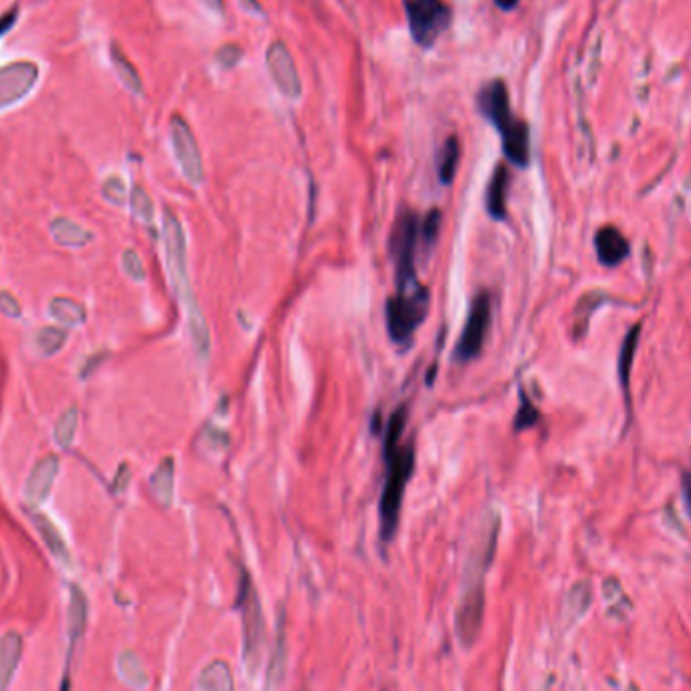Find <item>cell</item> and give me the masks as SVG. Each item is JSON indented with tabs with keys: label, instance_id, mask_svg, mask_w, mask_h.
I'll return each instance as SVG.
<instances>
[{
	"label": "cell",
	"instance_id": "cell-1",
	"mask_svg": "<svg viewBox=\"0 0 691 691\" xmlns=\"http://www.w3.org/2000/svg\"><path fill=\"white\" fill-rule=\"evenodd\" d=\"M498 532L499 518L491 514L478 532L463 570L459 600H457L455 610V629L465 647H471L481 633L483 613H486V574L493 562V554H496Z\"/></svg>",
	"mask_w": 691,
	"mask_h": 691
},
{
	"label": "cell",
	"instance_id": "cell-2",
	"mask_svg": "<svg viewBox=\"0 0 691 691\" xmlns=\"http://www.w3.org/2000/svg\"><path fill=\"white\" fill-rule=\"evenodd\" d=\"M163 237L166 247V263L168 273L173 280V287L181 300L186 316L188 334L192 338V344L202 358L209 356L211 352V334L206 320L202 316V310L199 301L194 298L191 280H188V267H186V237L181 221L176 214L166 209L163 217Z\"/></svg>",
	"mask_w": 691,
	"mask_h": 691
},
{
	"label": "cell",
	"instance_id": "cell-3",
	"mask_svg": "<svg viewBox=\"0 0 691 691\" xmlns=\"http://www.w3.org/2000/svg\"><path fill=\"white\" fill-rule=\"evenodd\" d=\"M389 473L387 481H384L382 496H380V538L384 544H389L394 534H397L402 498H405V489L410 481L412 469H415V447L405 445L399 447L390 457H387Z\"/></svg>",
	"mask_w": 691,
	"mask_h": 691
},
{
	"label": "cell",
	"instance_id": "cell-4",
	"mask_svg": "<svg viewBox=\"0 0 691 691\" xmlns=\"http://www.w3.org/2000/svg\"><path fill=\"white\" fill-rule=\"evenodd\" d=\"M237 608L241 610V623H243V661L251 676H255L263 661L265 617L262 598H259L257 588L247 570L241 574Z\"/></svg>",
	"mask_w": 691,
	"mask_h": 691
},
{
	"label": "cell",
	"instance_id": "cell-5",
	"mask_svg": "<svg viewBox=\"0 0 691 691\" xmlns=\"http://www.w3.org/2000/svg\"><path fill=\"white\" fill-rule=\"evenodd\" d=\"M420 241V219L415 211H402L392 224L390 255L397 273V291L417 290L419 281L415 257Z\"/></svg>",
	"mask_w": 691,
	"mask_h": 691
},
{
	"label": "cell",
	"instance_id": "cell-6",
	"mask_svg": "<svg viewBox=\"0 0 691 691\" xmlns=\"http://www.w3.org/2000/svg\"><path fill=\"white\" fill-rule=\"evenodd\" d=\"M429 311V290L425 285L417 290L397 291L387 301V328L392 342L409 346L417 328L423 324Z\"/></svg>",
	"mask_w": 691,
	"mask_h": 691
},
{
	"label": "cell",
	"instance_id": "cell-7",
	"mask_svg": "<svg viewBox=\"0 0 691 691\" xmlns=\"http://www.w3.org/2000/svg\"><path fill=\"white\" fill-rule=\"evenodd\" d=\"M405 13L412 39L420 47H433L451 23V8L443 0H405Z\"/></svg>",
	"mask_w": 691,
	"mask_h": 691
},
{
	"label": "cell",
	"instance_id": "cell-8",
	"mask_svg": "<svg viewBox=\"0 0 691 691\" xmlns=\"http://www.w3.org/2000/svg\"><path fill=\"white\" fill-rule=\"evenodd\" d=\"M491 326V295L488 291H479L473 298L469 308L468 321H465L461 338L457 340L455 346V360L469 362L478 358L483 350V344L488 340V331Z\"/></svg>",
	"mask_w": 691,
	"mask_h": 691
},
{
	"label": "cell",
	"instance_id": "cell-9",
	"mask_svg": "<svg viewBox=\"0 0 691 691\" xmlns=\"http://www.w3.org/2000/svg\"><path fill=\"white\" fill-rule=\"evenodd\" d=\"M170 140H173L176 163L181 166L186 181L194 186L202 184L204 166L199 143H196L191 125H188L181 115H173V120H170Z\"/></svg>",
	"mask_w": 691,
	"mask_h": 691
},
{
	"label": "cell",
	"instance_id": "cell-10",
	"mask_svg": "<svg viewBox=\"0 0 691 691\" xmlns=\"http://www.w3.org/2000/svg\"><path fill=\"white\" fill-rule=\"evenodd\" d=\"M39 82V67L33 61H15L0 67V110L23 102Z\"/></svg>",
	"mask_w": 691,
	"mask_h": 691
},
{
	"label": "cell",
	"instance_id": "cell-11",
	"mask_svg": "<svg viewBox=\"0 0 691 691\" xmlns=\"http://www.w3.org/2000/svg\"><path fill=\"white\" fill-rule=\"evenodd\" d=\"M265 61L269 75H271L277 89H280L285 97H290V100H298L301 95V79L298 69H295V61L290 49L285 47V43H271V47L267 49Z\"/></svg>",
	"mask_w": 691,
	"mask_h": 691
},
{
	"label": "cell",
	"instance_id": "cell-12",
	"mask_svg": "<svg viewBox=\"0 0 691 691\" xmlns=\"http://www.w3.org/2000/svg\"><path fill=\"white\" fill-rule=\"evenodd\" d=\"M478 105L479 112L496 125L498 132H504L516 120V115L511 114L509 107L508 87L501 79H493L488 85H483L478 95Z\"/></svg>",
	"mask_w": 691,
	"mask_h": 691
},
{
	"label": "cell",
	"instance_id": "cell-13",
	"mask_svg": "<svg viewBox=\"0 0 691 691\" xmlns=\"http://www.w3.org/2000/svg\"><path fill=\"white\" fill-rule=\"evenodd\" d=\"M59 473V457L57 455H44L33 465L29 478L25 481V499L26 504L33 508L41 506L44 499L49 498L53 489V483L57 479Z\"/></svg>",
	"mask_w": 691,
	"mask_h": 691
},
{
	"label": "cell",
	"instance_id": "cell-14",
	"mask_svg": "<svg viewBox=\"0 0 691 691\" xmlns=\"http://www.w3.org/2000/svg\"><path fill=\"white\" fill-rule=\"evenodd\" d=\"M23 635L8 629L0 635V691H8L23 659Z\"/></svg>",
	"mask_w": 691,
	"mask_h": 691
},
{
	"label": "cell",
	"instance_id": "cell-15",
	"mask_svg": "<svg viewBox=\"0 0 691 691\" xmlns=\"http://www.w3.org/2000/svg\"><path fill=\"white\" fill-rule=\"evenodd\" d=\"M501 133V143H504V154L511 164L519 168L528 166L529 163V128L524 120H518L506 128Z\"/></svg>",
	"mask_w": 691,
	"mask_h": 691
},
{
	"label": "cell",
	"instance_id": "cell-16",
	"mask_svg": "<svg viewBox=\"0 0 691 691\" xmlns=\"http://www.w3.org/2000/svg\"><path fill=\"white\" fill-rule=\"evenodd\" d=\"M87 627V598L82 587L71 585L69 588V615H67V637H69V659L71 653L82 643Z\"/></svg>",
	"mask_w": 691,
	"mask_h": 691
},
{
	"label": "cell",
	"instance_id": "cell-17",
	"mask_svg": "<svg viewBox=\"0 0 691 691\" xmlns=\"http://www.w3.org/2000/svg\"><path fill=\"white\" fill-rule=\"evenodd\" d=\"M597 253L600 263L605 265H618L629 255V241L615 227H603L595 237Z\"/></svg>",
	"mask_w": 691,
	"mask_h": 691
},
{
	"label": "cell",
	"instance_id": "cell-18",
	"mask_svg": "<svg viewBox=\"0 0 691 691\" xmlns=\"http://www.w3.org/2000/svg\"><path fill=\"white\" fill-rule=\"evenodd\" d=\"M55 243L69 249H84L94 241V232L69 217H55L49 224Z\"/></svg>",
	"mask_w": 691,
	"mask_h": 691
},
{
	"label": "cell",
	"instance_id": "cell-19",
	"mask_svg": "<svg viewBox=\"0 0 691 691\" xmlns=\"http://www.w3.org/2000/svg\"><path fill=\"white\" fill-rule=\"evenodd\" d=\"M199 691H235V679L227 661L214 659L204 666L196 679Z\"/></svg>",
	"mask_w": 691,
	"mask_h": 691
},
{
	"label": "cell",
	"instance_id": "cell-20",
	"mask_svg": "<svg viewBox=\"0 0 691 691\" xmlns=\"http://www.w3.org/2000/svg\"><path fill=\"white\" fill-rule=\"evenodd\" d=\"M508 183H509L508 168L504 164H499L496 170H493L491 181L488 186V212L496 221H504L508 214V206H506Z\"/></svg>",
	"mask_w": 691,
	"mask_h": 691
},
{
	"label": "cell",
	"instance_id": "cell-21",
	"mask_svg": "<svg viewBox=\"0 0 691 691\" xmlns=\"http://www.w3.org/2000/svg\"><path fill=\"white\" fill-rule=\"evenodd\" d=\"M33 524L35 528H37V532L41 534L44 546H47V550L55 556V558L63 564H69L71 562V554H69V548L65 540H63V536L59 532V528L51 522V519L44 516V514H33Z\"/></svg>",
	"mask_w": 691,
	"mask_h": 691
},
{
	"label": "cell",
	"instance_id": "cell-22",
	"mask_svg": "<svg viewBox=\"0 0 691 691\" xmlns=\"http://www.w3.org/2000/svg\"><path fill=\"white\" fill-rule=\"evenodd\" d=\"M150 486H152V493H154V498L160 501V504H163L164 508L173 506V499H174V459L173 457H164V459L160 461L154 473H152Z\"/></svg>",
	"mask_w": 691,
	"mask_h": 691
},
{
	"label": "cell",
	"instance_id": "cell-23",
	"mask_svg": "<svg viewBox=\"0 0 691 691\" xmlns=\"http://www.w3.org/2000/svg\"><path fill=\"white\" fill-rule=\"evenodd\" d=\"M49 313L65 328L82 326L85 324V318H87L84 303L75 301L74 298H67V295H57V298H53L49 301Z\"/></svg>",
	"mask_w": 691,
	"mask_h": 691
},
{
	"label": "cell",
	"instance_id": "cell-24",
	"mask_svg": "<svg viewBox=\"0 0 691 691\" xmlns=\"http://www.w3.org/2000/svg\"><path fill=\"white\" fill-rule=\"evenodd\" d=\"M603 597L607 603V613L610 618L615 621H627L633 610L631 598L625 595V590L621 587V582L617 578H607L603 582Z\"/></svg>",
	"mask_w": 691,
	"mask_h": 691
},
{
	"label": "cell",
	"instance_id": "cell-25",
	"mask_svg": "<svg viewBox=\"0 0 691 691\" xmlns=\"http://www.w3.org/2000/svg\"><path fill=\"white\" fill-rule=\"evenodd\" d=\"M459 158H461V143L457 136H449L441 150H439V158H437V174L439 181L443 184H451L457 166H459Z\"/></svg>",
	"mask_w": 691,
	"mask_h": 691
},
{
	"label": "cell",
	"instance_id": "cell-26",
	"mask_svg": "<svg viewBox=\"0 0 691 691\" xmlns=\"http://www.w3.org/2000/svg\"><path fill=\"white\" fill-rule=\"evenodd\" d=\"M110 55H112V63H114L115 71H118V75H120V79L123 82V85L128 87L130 92L136 94V95H142L143 94L142 77L138 74V69L133 67V63L128 59V55H125V53L122 51L120 44H115V43L112 44Z\"/></svg>",
	"mask_w": 691,
	"mask_h": 691
},
{
	"label": "cell",
	"instance_id": "cell-27",
	"mask_svg": "<svg viewBox=\"0 0 691 691\" xmlns=\"http://www.w3.org/2000/svg\"><path fill=\"white\" fill-rule=\"evenodd\" d=\"M69 338V330L65 326H44L35 334V348L41 356H55L61 352Z\"/></svg>",
	"mask_w": 691,
	"mask_h": 691
},
{
	"label": "cell",
	"instance_id": "cell-28",
	"mask_svg": "<svg viewBox=\"0 0 691 691\" xmlns=\"http://www.w3.org/2000/svg\"><path fill=\"white\" fill-rule=\"evenodd\" d=\"M590 600H592V590L587 580L577 582V585L568 590L567 600H564V615L568 617L570 623L578 621V618L587 613V608L590 607Z\"/></svg>",
	"mask_w": 691,
	"mask_h": 691
},
{
	"label": "cell",
	"instance_id": "cell-29",
	"mask_svg": "<svg viewBox=\"0 0 691 691\" xmlns=\"http://www.w3.org/2000/svg\"><path fill=\"white\" fill-rule=\"evenodd\" d=\"M118 671L122 679L125 681V684L136 687V689H143L148 686V676L146 671H143L140 659L136 657V653L133 651H123L120 657H118Z\"/></svg>",
	"mask_w": 691,
	"mask_h": 691
},
{
	"label": "cell",
	"instance_id": "cell-30",
	"mask_svg": "<svg viewBox=\"0 0 691 691\" xmlns=\"http://www.w3.org/2000/svg\"><path fill=\"white\" fill-rule=\"evenodd\" d=\"M407 420H409L407 405H400L397 410L392 412V417L389 420V427H387V435H384V449H382L384 459L390 457L400 447L399 443H400L402 430H405V427H407Z\"/></svg>",
	"mask_w": 691,
	"mask_h": 691
},
{
	"label": "cell",
	"instance_id": "cell-31",
	"mask_svg": "<svg viewBox=\"0 0 691 691\" xmlns=\"http://www.w3.org/2000/svg\"><path fill=\"white\" fill-rule=\"evenodd\" d=\"M77 423H79V410L75 407H69L63 415L57 419L55 430H53V437H55V443L61 449L71 447L77 433Z\"/></svg>",
	"mask_w": 691,
	"mask_h": 691
},
{
	"label": "cell",
	"instance_id": "cell-32",
	"mask_svg": "<svg viewBox=\"0 0 691 691\" xmlns=\"http://www.w3.org/2000/svg\"><path fill=\"white\" fill-rule=\"evenodd\" d=\"M130 209L133 212V217L142 222H152L154 219V204H152L150 194L143 191V188L136 186L130 194Z\"/></svg>",
	"mask_w": 691,
	"mask_h": 691
},
{
	"label": "cell",
	"instance_id": "cell-33",
	"mask_svg": "<svg viewBox=\"0 0 691 691\" xmlns=\"http://www.w3.org/2000/svg\"><path fill=\"white\" fill-rule=\"evenodd\" d=\"M637 338H639V326H635L631 330V334L627 336L623 350H621V358H618V374H621V380L627 387V380H629V372H631V362H633V354L637 350Z\"/></svg>",
	"mask_w": 691,
	"mask_h": 691
},
{
	"label": "cell",
	"instance_id": "cell-34",
	"mask_svg": "<svg viewBox=\"0 0 691 691\" xmlns=\"http://www.w3.org/2000/svg\"><path fill=\"white\" fill-rule=\"evenodd\" d=\"M439 231H441V212L433 209L430 212H427V217L423 221H420V239H423V245L427 249L435 245Z\"/></svg>",
	"mask_w": 691,
	"mask_h": 691
},
{
	"label": "cell",
	"instance_id": "cell-35",
	"mask_svg": "<svg viewBox=\"0 0 691 691\" xmlns=\"http://www.w3.org/2000/svg\"><path fill=\"white\" fill-rule=\"evenodd\" d=\"M122 265L125 275L130 277L133 281H143L146 280V269H143L142 259L138 255L136 249H125L122 253Z\"/></svg>",
	"mask_w": 691,
	"mask_h": 691
},
{
	"label": "cell",
	"instance_id": "cell-36",
	"mask_svg": "<svg viewBox=\"0 0 691 691\" xmlns=\"http://www.w3.org/2000/svg\"><path fill=\"white\" fill-rule=\"evenodd\" d=\"M536 423H538V410L532 402L528 400L526 392L522 390V402H519V410H518V417H516V430L529 429V427H534Z\"/></svg>",
	"mask_w": 691,
	"mask_h": 691
},
{
	"label": "cell",
	"instance_id": "cell-37",
	"mask_svg": "<svg viewBox=\"0 0 691 691\" xmlns=\"http://www.w3.org/2000/svg\"><path fill=\"white\" fill-rule=\"evenodd\" d=\"M104 196L114 204H123L128 201V192H125V184L120 176H110L104 183Z\"/></svg>",
	"mask_w": 691,
	"mask_h": 691
},
{
	"label": "cell",
	"instance_id": "cell-38",
	"mask_svg": "<svg viewBox=\"0 0 691 691\" xmlns=\"http://www.w3.org/2000/svg\"><path fill=\"white\" fill-rule=\"evenodd\" d=\"M0 311H3L6 318H15L16 320V318H21L23 308H21L19 300H16L11 291L0 290Z\"/></svg>",
	"mask_w": 691,
	"mask_h": 691
},
{
	"label": "cell",
	"instance_id": "cell-39",
	"mask_svg": "<svg viewBox=\"0 0 691 691\" xmlns=\"http://www.w3.org/2000/svg\"><path fill=\"white\" fill-rule=\"evenodd\" d=\"M241 55H243V51H241L237 44H224V47L219 49L217 59L222 67H232V65H237V61L241 59Z\"/></svg>",
	"mask_w": 691,
	"mask_h": 691
},
{
	"label": "cell",
	"instance_id": "cell-40",
	"mask_svg": "<svg viewBox=\"0 0 691 691\" xmlns=\"http://www.w3.org/2000/svg\"><path fill=\"white\" fill-rule=\"evenodd\" d=\"M105 358H107V350H102V352H95V354H92L89 358H85V362H84V366H82V370H79V376H82L84 380L89 379V376L94 374L95 368L100 366V364L105 360Z\"/></svg>",
	"mask_w": 691,
	"mask_h": 691
},
{
	"label": "cell",
	"instance_id": "cell-41",
	"mask_svg": "<svg viewBox=\"0 0 691 691\" xmlns=\"http://www.w3.org/2000/svg\"><path fill=\"white\" fill-rule=\"evenodd\" d=\"M19 19V6L8 8V11L0 16V37L6 35V31H11V26Z\"/></svg>",
	"mask_w": 691,
	"mask_h": 691
},
{
	"label": "cell",
	"instance_id": "cell-42",
	"mask_svg": "<svg viewBox=\"0 0 691 691\" xmlns=\"http://www.w3.org/2000/svg\"><path fill=\"white\" fill-rule=\"evenodd\" d=\"M128 481H130V468L123 463L122 468H120V471H118V475H115V481H114L112 489L115 493H122L125 488H128Z\"/></svg>",
	"mask_w": 691,
	"mask_h": 691
},
{
	"label": "cell",
	"instance_id": "cell-43",
	"mask_svg": "<svg viewBox=\"0 0 691 691\" xmlns=\"http://www.w3.org/2000/svg\"><path fill=\"white\" fill-rule=\"evenodd\" d=\"M684 498H686V504L691 511V473L684 475Z\"/></svg>",
	"mask_w": 691,
	"mask_h": 691
},
{
	"label": "cell",
	"instance_id": "cell-44",
	"mask_svg": "<svg viewBox=\"0 0 691 691\" xmlns=\"http://www.w3.org/2000/svg\"><path fill=\"white\" fill-rule=\"evenodd\" d=\"M201 3L212 13H217V15L222 13V0H201Z\"/></svg>",
	"mask_w": 691,
	"mask_h": 691
},
{
	"label": "cell",
	"instance_id": "cell-45",
	"mask_svg": "<svg viewBox=\"0 0 691 691\" xmlns=\"http://www.w3.org/2000/svg\"><path fill=\"white\" fill-rule=\"evenodd\" d=\"M519 0H496V5L501 8V11H511V8L518 6Z\"/></svg>",
	"mask_w": 691,
	"mask_h": 691
},
{
	"label": "cell",
	"instance_id": "cell-46",
	"mask_svg": "<svg viewBox=\"0 0 691 691\" xmlns=\"http://www.w3.org/2000/svg\"><path fill=\"white\" fill-rule=\"evenodd\" d=\"M243 3H245L247 6H251V8H253V11H262V5H259V3H255V0H243Z\"/></svg>",
	"mask_w": 691,
	"mask_h": 691
},
{
	"label": "cell",
	"instance_id": "cell-47",
	"mask_svg": "<svg viewBox=\"0 0 691 691\" xmlns=\"http://www.w3.org/2000/svg\"><path fill=\"white\" fill-rule=\"evenodd\" d=\"M69 689H71V681H69V677L65 676V679L61 681V687H59V691H69Z\"/></svg>",
	"mask_w": 691,
	"mask_h": 691
},
{
	"label": "cell",
	"instance_id": "cell-48",
	"mask_svg": "<svg viewBox=\"0 0 691 691\" xmlns=\"http://www.w3.org/2000/svg\"><path fill=\"white\" fill-rule=\"evenodd\" d=\"M627 691H641L639 687H637L635 684H629V687H627Z\"/></svg>",
	"mask_w": 691,
	"mask_h": 691
},
{
	"label": "cell",
	"instance_id": "cell-49",
	"mask_svg": "<svg viewBox=\"0 0 691 691\" xmlns=\"http://www.w3.org/2000/svg\"><path fill=\"white\" fill-rule=\"evenodd\" d=\"M303 691H308V689H303Z\"/></svg>",
	"mask_w": 691,
	"mask_h": 691
}]
</instances>
